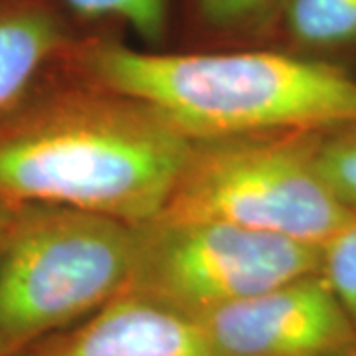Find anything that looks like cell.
Here are the masks:
<instances>
[{
    "mask_svg": "<svg viewBox=\"0 0 356 356\" xmlns=\"http://www.w3.org/2000/svg\"><path fill=\"white\" fill-rule=\"evenodd\" d=\"M192 145L140 102L50 67L0 111V202L140 226L163 214Z\"/></svg>",
    "mask_w": 356,
    "mask_h": 356,
    "instance_id": "1",
    "label": "cell"
},
{
    "mask_svg": "<svg viewBox=\"0 0 356 356\" xmlns=\"http://www.w3.org/2000/svg\"><path fill=\"white\" fill-rule=\"evenodd\" d=\"M58 65L127 95L194 143L356 127V77L280 51L163 54L74 42Z\"/></svg>",
    "mask_w": 356,
    "mask_h": 356,
    "instance_id": "2",
    "label": "cell"
},
{
    "mask_svg": "<svg viewBox=\"0 0 356 356\" xmlns=\"http://www.w3.org/2000/svg\"><path fill=\"white\" fill-rule=\"evenodd\" d=\"M137 226L83 210L18 206L0 248V356H20L127 289Z\"/></svg>",
    "mask_w": 356,
    "mask_h": 356,
    "instance_id": "3",
    "label": "cell"
},
{
    "mask_svg": "<svg viewBox=\"0 0 356 356\" xmlns=\"http://www.w3.org/2000/svg\"><path fill=\"white\" fill-rule=\"evenodd\" d=\"M318 133L198 140L161 220H212L321 248L356 212L315 163Z\"/></svg>",
    "mask_w": 356,
    "mask_h": 356,
    "instance_id": "4",
    "label": "cell"
},
{
    "mask_svg": "<svg viewBox=\"0 0 356 356\" xmlns=\"http://www.w3.org/2000/svg\"><path fill=\"white\" fill-rule=\"evenodd\" d=\"M321 248L212 220L137 226L125 293L191 317L318 273Z\"/></svg>",
    "mask_w": 356,
    "mask_h": 356,
    "instance_id": "5",
    "label": "cell"
},
{
    "mask_svg": "<svg viewBox=\"0 0 356 356\" xmlns=\"http://www.w3.org/2000/svg\"><path fill=\"white\" fill-rule=\"evenodd\" d=\"M218 356H353L356 331L321 273L202 313Z\"/></svg>",
    "mask_w": 356,
    "mask_h": 356,
    "instance_id": "6",
    "label": "cell"
},
{
    "mask_svg": "<svg viewBox=\"0 0 356 356\" xmlns=\"http://www.w3.org/2000/svg\"><path fill=\"white\" fill-rule=\"evenodd\" d=\"M34 356L218 355L194 317L135 293H121Z\"/></svg>",
    "mask_w": 356,
    "mask_h": 356,
    "instance_id": "7",
    "label": "cell"
},
{
    "mask_svg": "<svg viewBox=\"0 0 356 356\" xmlns=\"http://www.w3.org/2000/svg\"><path fill=\"white\" fill-rule=\"evenodd\" d=\"M74 42L56 0H0V111L18 102Z\"/></svg>",
    "mask_w": 356,
    "mask_h": 356,
    "instance_id": "8",
    "label": "cell"
},
{
    "mask_svg": "<svg viewBox=\"0 0 356 356\" xmlns=\"http://www.w3.org/2000/svg\"><path fill=\"white\" fill-rule=\"evenodd\" d=\"M287 32L311 50L356 44V0H287Z\"/></svg>",
    "mask_w": 356,
    "mask_h": 356,
    "instance_id": "9",
    "label": "cell"
},
{
    "mask_svg": "<svg viewBox=\"0 0 356 356\" xmlns=\"http://www.w3.org/2000/svg\"><path fill=\"white\" fill-rule=\"evenodd\" d=\"M62 10L86 20H119L145 42H161L166 32V0H56Z\"/></svg>",
    "mask_w": 356,
    "mask_h": 356,
    "instance_id": "10",
    "label": "cell"
},
{
    "mask_svg": "<svg viewBox=\"0 0 356 356\" xmlns=\"http://www.w3.org/2000/svg\"><path fill=\"white\" fill-rule=\"evenodd\" d=\"M315 163L332 194L356 212V127L318 133Z\"/></svg>",
    "mask_w": 356,
    "mask_h": 356,
    "instance_id": "11",
    "label": "cell"
},
{
    "mask_svg": "<svg viewBox=\"0 0 356 356\" xmlns=\"http://www.w3.org/2000/svg\"><path fill=\"white\" fill-rule=\"evenodd\" d=\"M318 273L329 283L356 331V218L321 245Z\"/></svg>",
    "mask_w": 356,
    "mask_h": 356,
    "instance_id": "12",
    "label": "cell"
},
{
    "mask_svg": "<svg viewBox=\"0 0 356 356\" xmlns=\"http://www.w3.org/2000/svg\"><path fill=\"white\" fill-rule=\"evenodd\" d=\"M280 4H287V0H196L204 22L220 30L254 24Z\"/></svg>",
    "mask_w": 356,
    "mask_h": 356,
    "instance_id": "13",
    "label": "cell"
},
{
    "mask_svg": "<svg viewBox=\"0 0 356 356\" xmlns=\"http://www.w3.org/2000/svg\"><path fill=\"white\" fill-rule=\"evenodd\" d=\"M16 210H18V206L0 202V248L4 245L6 238H8V232L13 228Z\"/></svg>",
    "mask_w": 356,
    "mask_h": 356,
    "instance_id": "14",
    "label": "cell"
},
{
    "mask_svg": "<svg viewBox=\"0 0 356 356\" xmlns=\"http://www.w3.org/2000/svg\"><path fill=\"white\" fill-rule=\"evenodd\" d=\"M353 356H356V355H353Z\"/></svg>",
    "mask_w": 356,
    "mask_h": 356,
    "instance_id": "15",
    "label": "cell"
}]
</instances>
